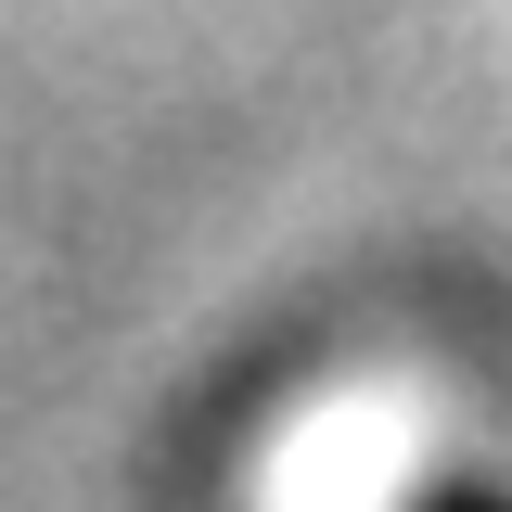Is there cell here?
<instances>
[{"label":"cell","mask_w":512,"mask_h":512,"mask_svg":"<svg viewBox=\"0 0 512 512\" xmlns=\"http://www.w3.org/2000/svg\"><path fill=\"white\" fill-rule=\"evenodd\" d=\"M423 436L436 423H423L410 384H346V397H320L269 436L256 512H397L410 474H423Z\"/></svg>","instance_id":"1"}]
</instances>
